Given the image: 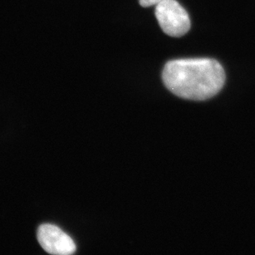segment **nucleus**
Returning <instances> with one entry per match:
<instances>
[{"instance_id":"obj_2","label":"nucleus","mask_w":255,"mask_h":255,"mask_svg":"<svg viewBox=\"0 0 255 255\" xmlns=\"http://www.w3.org/2000/svg\"><path fill=\"white\" fill-rule=\"evenodd\" d=\"M155 17L164 33L173 37L184 36L190 30L189 15L176 0H163L155 7Z\"/></svg>"},{"instance_id":"obj_1","label":"nucleus","mask_w":255,"mask_h":255,"mask_svg":"<svg viewBox=\"0 0 255 255\" xmlns=\"http://www.w3.org/2000/svg\"><path fill=\"white\" fill-rule=\"evenodd\" d=\"M162 79L167 89L176 96L203 101L222 90L226 74L222 65L214 59H181L167 62Z\"/></svg>"},{"instance_id":"obj_4","label":"nucleus","mask_w":255,"mask_h":255,"mask_svg":"<svg viewBox=\"0 0 255 255\" xmlns=\"http://www.w3.org/2000/svg\"><path fill=\"white\" fill-rule=\"evenodd\" d=\"M161 1H163V0H139L140 4L144 7H150V6H154V5L156 6Z\"/></svg>"},{"instance_id":"obj_3","label":"nucleus","mask_w":255,"mask_h":255,"mask_svg":"<svg viewBox=\"0 0 255 255\" xmlns=\"http://www.w3.org/2000/svg\"><path fill=\"white\" fill-rule=\"evenodd\" d=\"M37 240L44 251L51 255H70L76 251L72 239L54 225H41L37 231Z\"/></svg>"}]
</instances>
